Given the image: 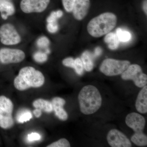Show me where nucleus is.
I'll use <instances>...</instances> for the list:
<instances>
[{
	"label": "nucleus",
	"mask_w": 147,
	"mask_h": 147,
	"mask_svg": "<svg viewBox=\"0 0 147 147\" xmlns=\"http://www.w3.org/2000/svg\"><path fill=\"white\" fill-rule=\"evenodd\" d=\"M81 112L85 115L94 114L99 110L102 104V98L98 89L92 85L82 88L78 95Z\"/></svg>",
	"instance_id": "nucleus-1"
},
{
	"label": "nucleus",
	"mask_w": 147,
	"mask_h": 147,
	"mask_svg": "<svg viewBox=\"0 0 147 147\" xmlns=\"http://www.w3.org/2000/svg\"><path fill=\"white\" fill-rule=\"evenodd\" d=\"M44 82L45 77L42 72L32 67L27 66L20 69L13 85L16 89L24 91L30 88H39Z\"/></svg>",
	"instance_id": "nucleus-2"
},
{
	"label": "nucleus",
	"mask_w": 147,
	"mask_h": 147,
	"mask_svg": "<svg viewBox=\"0 0 147 147\" xmlns=\"http://www.w3.org/2000/svg\"><path fill=\"white\" fill-rule=\"evenodd\" d=\"M117 23L115 14L105 12L92 19L87 25V30L93 37H100L110 32L115 27Z\"/></svg>",
	"instance_id": "nucleus-3"
},
{
	"label": "nucleus",
	"mask_w": 147,
	"mask_h": 147,
	"mask_svg": "<svg viewBox=\"0 0 147 147\" xmlns=\"http://www.w3.org/2000/svg\"><path fill=\"white\" fill-rule=\"evenodd\" d=\"M125 121L127 125L135 132L131 137V142L138 146H146L147 137L143 133L146 125L144 117L138 113H132L126 116Z\"/></svg>",
	"instance_id": "nucleus-4"
},
{
	"label": "nucleus",
	"mask_w": 147,
	"mask_h": 147,
	"mask_svg": "<svg viewBox=\"0 0 147 147\" xmlns=\"http://www.w3.org/2000/svg\"><path fill=\"white\" fill-rule=\"evenodd\" d=\"M130 65L128 61L107 59L100 65V70L107 76H117L123 73Z\"/></svg>",
	"instance_id": "nucleus-5"
},
{
	"label": "nucleus",
	"mask_w": 147,
	"mask_h": 147,
	"mask_svg": "<svg viewBox=\"0 0 147 147\" xmlns=\"http://www.w3.org/2000/svg\"><path fill=\"white\" fill-rule=\"evenodd\" d=\"M121 74L123 80H132L139 88H143L147 85V75L143 72L142 67L139 65H130Z\"/></svg>",
	"instance_id": "nucleus-6"
},
{
	"label": "nucleus",
	"mask_w": 147,
	"mask_h": 147,
	"mask_svg": "<svg viewBox=\"0 0 147 147\" xmlns=\"http://www.w3.org/2000/svg\"><path fill=\"white\" fill-rule=\"evenodd\" d=\"M21 40L20 34L12 24L7 23L0 27V41L3 45H17Z\"/></svg>",
	"instance_id": "nucleus-7"
},
{
	"label": "nucleus",
	"mask_w": 147,
	"mask_h": 147,
	"mask_svg": "<svg viewBox=\"0 0 147 147\" xmlns=\"http://www.w3.org/2000/svg\"><path fill=\"white\" fill-rule=\"evenodd\" d=\"M26 57L24 51L18 49L3 48L0 49V61L4 64L21 62Z\"/></svg>",
	"instance_id": "nucleus-8"
},
{
	"label": "nucleus",
	"mask_w": 147,
	"mask_h": 147,
	"mask_svg": "<svg viewBox=\"0 0 147 147\" xmlns=\"http://www.w3.org/2000/svg\"><path fill=\"white\" fill-rule=\"evenodd\" d=\"M50 0H21L20 8L24 13H41L47 9Z\"/></svg>",
	"instance_id": "nucleus-9"
},
{
	"label": "nucleus",
	"mask_w": 147,
	"mask_h": 147,
	"mask_svg": "<svg viewBox=\"0 0 147 147\" xmlns=\"http://www.w3.org/2000/svg\"><path fill=\"white\" fill-rule=\"evenodd\" d=\"M108 144L112 147H130L131 144L123 132L117 129H112L107 136Z\"/></svg>",
	"instance_id": "nucleus-10"
},
{
	"label": "nucleus",
	"mask_w": 147,
	"mask_h": 147,
	"mask_svg": "<svg viewBox=\"0 0 147 147\" xmlns=\"http://www.w3.org/2000/svg\"><path fill=\"white\" fill-rule=\"evenodd\" d=\"M90 0H76L72 12L74 18L78 21L83 20L89 10Z\"/></svg>",
	"instance_id": "nucleus-11"
},
{
	"label": "nucleus",
	"mask_w": 147,
	"mask_h": 147,
	"mask_svg": "<svg viewBox=\"0 0 147 147\" xmlns=\"http://www.w3.org/2000/svg\"><path fill=\"white\" fill-rule=\"evenodd\" d=\"M53 110L55 111V115L61 120H67L68 119V115L63 108L65 101L60 97H55L52 101Z\"/></svg>",
	"instance_id": "nucleus-12"
},
{
	"label": "nucleus",
	"mask_w": 147,
	"mask_h": 147,
	"mask_svg": "<svg viewBox=\"0 0 147 147\" xmlns=\"http://www.w3.org/2000/svg\"><path fill=\"white\" fill-rule=\"evenodd\" d=\"M135 107L137 111L142 114L147 113V86L146 85L143 87L139 92L135 103Z\"/></svg>",
	"instance_id": "nucleus-13"
},
{
	"label": "nucleus",
	"mask_w": 147,
	"mask_h": 147,
	"mask_svg": "<svg viewBox=\"0 0 147 147\" xmlns=\"http://www.w3.org/2000/svg\"><path fill=\"white\" fill-rule=\"evenodd\" d=\"M15 12V7L10 1L0 0V12L3 19L7 20L9 16L13 15Z\"/></svg>",
	"instance_id": "nucleus-14"
},
{
	"label": "nucleus",
	"mask_w": 147,
	"mask_h": 147,
	"mask_svg": "<svg viewBox=\"0 0 147 147\" xmlns=\"http://www.w3.org/2000/svg\"><path fill=\"white\" fill-rule=\"evenodd\" d=\"M104 40L110 50H115L118 48L120 41L116 33H108L105 35Z\"/></svg>",
	"instance_id": "nucleus-15"
},
{
	"label": "nucleus",
	"mask_w": 147,
	"mask_h": 147,
	"mask_svg": "<svg viewBox=\"0 0 147 147\" xmlns=\"http://www.w3.org/2000/svg\"><path fill=\"white\" fill-rule=\"evenodd\" d=\"M33 105L34 108L43 110L46 113H51L53 110L52 102L42 98L35 100L33 102Z\"/></svg>",
	"instance_id": "nucleus-16"
},
{
	"label": "nucleus",
	"mask_w": 147,
	"mask_h": 147,
	"mask_svg": "<svg viewBox=\"0 0 147 147\" xmlns=\"http://www.w3.org/2000/svg\"><path fill=\"white\" fill-rule=\"evenodd\" d=\"M84 69L86 71H90L94 67V63L91 54L88 51H85L81 56Z\"/></svg>",
	"instance_id": "nucleus-17"
},
{
	"label": "nucleus",
	"mask_w": 147,
	"mask_h": 147,
	"mask_svg": "<svg viewBox=\"0 0 147 147\" xmlns=\"http://www.w3.org/2000/svg\"><path fill=\"white\" fill-rule=\"evenodd\" d=\"M0 109L12 114L13 109L12 101L4 96H0Z\"/></svg>",
	"instance_id": "nucleus-18"
},
{
	"label": "nucleus",
	"mask_w": 147,
	"mask_h": 147,
	"mask_svg": "<svg viewBox=\"0 0 147 147\" xmlns=\"http://www.w3.org/2000/svg\"><path fill=\"white\" fill-rule=\"evenodd\" d=\"M116 34L118 37L119 40L121 42H127L131 39V35L129 32L124 30L120 28L117 29Z\"/></svg>",
	"instance_id": "nucleus-19"
},
{
	"label": "nucleus",
	"mask_w": 147,
	"mask_h": 147,
	"mask_svg": "<svg viewBox=\"0 0 147 147\" xmlns=\"http://www.w3.org/2000/svg\"><path fill=\"white\" fill-rule=\"evenodd\" d=\"M14 124L12 116L9 117H4L0 119V127L4 129L10 128Z\"/></svg>",
	"instance_id": "nucleus-20"
},
{
	"label": "nucleus",
	"mask_w": 147,
	"mask_h": 147,
	"mask_svg": "<svg viewBox=\"0 0 147 147\" xmlns=\"http://www.w3.org/2000/svg\"><path fill=\"white\" fill-rule=\"evenodd\" d=\"M76 73L79 75H82L84 73V67L81 59L76 58L74 59V67Z\"/></svg>",
	"instance_id": "nucleus-21"
},
{
	"label": "nucleus",
	"mask_w": 147,
	"mask_h": 147,
	"mask_svg": "<svg viewBox=\"0 0 147 147\" xmlns=\"http://www.w3.org/2000/svg\"><path fill=\"white\" fill-rule=\"evenodd\" d=\"M70 143L67 139L62 138L47 146V147H69Z\"/></svg>",
	"instance_id": "nucleus-22"
},
{
	"label": "nucleus",
	"mask_w": 147,
	"mask_h": 147,
	"mask_svg": "<svg viewBox=\"0 0 147 147\" xmlns=\"http://www.w3.org/2000/svg\"><path fill=\"white\" fill-rule=\"evenodd\" d=\"M32 115L31 112L26 111L22 113L18 116L17 120L20 123H24L30 121L32 119Z\"/></svg>",
	"instance_id": "nucleus-23"
},
{
	"label": "nucleus",
	"mask_w": 147,
	"mask_h": 147,
	"mask_svg": "<svg viewBox=\"0 0 147 147\" xmlns=\"http://www.w3.org/2000/svg\"><path fill=\"white\" fill-rule=\"evenodd\" d=\"M33 58L37 62L42 63L47 61V56L46 53L41 52H37L34 55Z\"/></svg>",
	"instance_id": "nucleus-24"
},
{
	"label": "nucleus",
	"mask_w": 147,
	"mask_h": 147,
	"mask_svg": "<svg viewBox=\"0 0 147 147\" xmlns=\"http://www.w3.org/2000/svg\"><path fill=\"white\" fill-rule=\"evenodd\" d=\"M49 39L45 36H41L37 40L36 44L38 47L40 48H47L50 45Z\"/></svg>",
	"instance_id": "nucleus-25"
},
{
	"label": "nucleus",
	"mask_w": 147,
	"mask_h": 147,
	"mask_svg": "<svg viewBox=\"0 0 147 147\" xmlns=\"http://www.w3.org/2000/svg\"><path fill=\"white\" fill-rule=\"evenodd\" d=\"M76 0H62L64 8L67 12H72Z\"/></svg>",
	"instance_id": "nucleus-26"
},
{
	"label": "nucleus",
	"mask_w": 147,
	"mask_h": 147,
	"mask_svg": "<svg viewBox=\"0 0 147 147\" xmlns=\"http://www.w3.org/2000/svg\"><path fill=\"white\" fill-rule=\"evenodd\" d=\"M47 31L51 33H55L57 32L59 29L57 22H53V23H47Z\"/></svg>",
	"instance_id": "nucleus-27"
},
{
	"label": "nucleus",
	"mask_w": 147,
	"mask_h": 147,
	"mask_svg": "<svg viewBox=\"0 0 147 147\" xmlns=\"http://www.w3.org/2000/svg\"><path fill=\"white\" fill-rule=\"evenodd\" d=\"M62 63L64 65L67 67H74V59L72 57L65 58L62 61Z\"/></svg>",
	"instance_id": "nucleus-28"
},
{
	"label": "nucleus",
	"mask_w": 147,
	"mask_h": 147,
	"mask_svg": "<svg viewBox=\"0 0 147 147\" xmlns=\"http://www.w3.org/2000/svg\"><path fill=\"white\" fill-rule=\"evenodd\" d=\"M57 14L56 11H53L50 13V16L47 18V23H53V22H57Z\"/></svg>",
	"instance_id": "nucleus-29"
},
{
	"label": "nucleus",
	"mask_w": 147,
	"mask_h": 147,
	"mask_svg": "<svg viewBox=\"0 0 147 147\" xmlns=\"http://www.w3.org/2000/svg\"><path fill=\"white\" fill-rule=\"evenodd\" d=\"M40 139V136L39 134L37 133H32L28 135V139L30 142L39 140Z\"/></svg>",
	"instance_id": "nucleus-30"
},
{
	"label": "nucleus",
	"mask_w": 147,
	"mask_h": 147,
	"mask_svg": "<svg viewBox=\"0 0 147 147\" xmlns=\"http://www.w3.org/2000/svg\"><path fill=\"white\" fill-rule=\"evenodd\" d=\"M33 113L34 116L37 118L39 117L42 115V112L41 110L38 108H36V110H34Z\"/></svg>",
	"instance_id": "nucleus-31"
},
{
	"label": "nucleus",
	"mask_w": 147,
	"mask_h": 147,
	"mask_svg": "<svg viewBox=\"0 0 147 147\" xmlns=\"http://www.w3.org/2000/svg\"><path fill=\"white\" fill-rule=\"evenodd\" d=\"M143 9L146 15L147 14V1L144 0L143 3Z\"/></svg>",
	"instance_id": "nucleus-32"
},
{
	"label": "nucleus",
	"mask_w": 147,
	"mask_h": 147,
	"mask_svg": "<svg viewBox=\"0 0 147 147\" xmlns=\"http://www.w3.org/2000/svg\"><path fill=\"white\" fill-rule=\"evenodd\" d=\"M56 14L58 18H61L63 15V12L61 10H57L56 11Z\"/></svg>",
	"instance_id": "nucleus-33"
},
{
	"label": "nucleus",
	"mask_w": 147,
	"mask_h": 147,
	"mask_svg": "<svg viewBox=\"0 0 147 147\" xmlns=\"http://www.w3.org/2000/svg\"><path fill=\"white\" fill-rule=\"evenodd\" d=\"M101 53V50L99 47H97L95 51V54L96 56H99Z\"/></svg>",
	"instance_id": "nucleus-34"
},
{
	"label": "nucleus",
	"mask_w": 147,
	"mask_h": 147,
	"mask_svg": "<svg viewBox=\"0 0 147 147\" xmlns=\"http://www.w3.org/2000/svg\"><path fill=\"white\" fill-rule=\"evenodd\" d=\"M9 1H11V0H9Z\"/></svg>",
	"instance_id": "nucleus-35"
}]
</instances>
